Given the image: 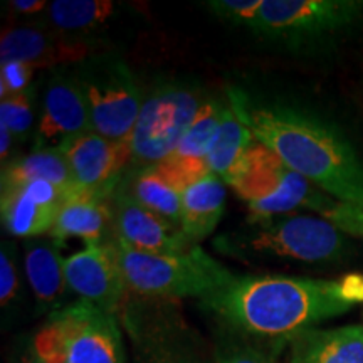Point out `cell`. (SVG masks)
<instances>
[{
    "mask_svg": "<svg viewBox=\"0 0 363 363\" xmlns=\"http://www.w3.org/2000/svg\"><path fill=\"white\" fill-rule=\"evenodd\" d=\"M201 303L238 333L291 342L363 305V272H348L335 279L235 276L233 283Z\"/></svg>",
    "mask_w": 363,
    "mask_h": 363,
    "instance_id": "obj_1",
    "label": "cell"
},
{
    "mask_svg": "<svg viewBox=\"0 0 363 363\" xmlns=\"http://www.w3.org/2000/svg\"><path fill=\"white\" fill-rule=\"evenodd\" d=\"M227 104L257 142L335 201L363 208V162L337 128L291 104L227 88Z\"/></svg>",
    "mask_w": 363,
    "mask_h": 363,
    "instance_id": "obj_2",
    "label": "cell"
},
{
    "mask_svg": "<svg viewBox=\"0 0 363 363\" xmlns=\"http://www.w3.org/2000/svg\"><path fill=\"white\" fill-rule=\"evenodd\" d=\"M212 246L222 256L261 262L333 264L352 252L348 235L321 216L283 214L249 219L233 230L217 235Z\"/></svg>",
    "mask_w": 363,
    "mask_h": 363,
    "instance_id": "obj_3",
    "label": "cell"
},
{
    "mask_svg": "<svg viewBox=\"0 0 363 363\" xmlns=\"http://www.w3.org/2000/svg\"><path fill=\"white\" fill-rule=\"evenodd\" d=\"M115 249L126 286L145 296L203 299L235 278L233 271L199 246L180 254H150L125 246L115 238Z\"/></svg>",
    "mask_w": 363,
    "mask_h": 363,
    "instance_id": "obj_4",
    "label": "cell"
},
{
    "mask_svg": "<svg viewBox=\"0 0 363 363\" xmlns=\"http://www.w3.org/2000/svg\"><path fill=\"white\" fill-rule=\"evenodd\" d=\"M227 185L246 203L252 219L293 214L299 207L311 208L320 216L335 201L289 169L257 140L247 150Z\"/></svg>",
    "mask_w": 363,
    "mask_h": 363,
    "instance_id": "obj_5",
    "label": "cell"
},
{
    "mask_svg": "<svg viewBox=\"0 0 363 363\" xmlns=\"http://www.w3.org/2000/svg\"><path fill=\"white\" fill-rule=\"evenodd\" d=\"M203 101L195 86L179 81H167L150 91L128 140L135 169L157 165L174 155Z\"/></svg>",
    "mask_w": 363,
    "mask_h": 363,
    "instance_id": "obj_6",
    "label": "cell"
},
{
    "mask_svg": "<svg viewBox=\"0 0 363 363\" xmlns=\"http://www.w3.org/2000/svg\"><path fill=\"white\" fill-rule=\"evenodd\" d=\"M363 21V0H262L249 29L269 43L305 48Z\"/></svg>",
    "mask_w": 363,
    "mask_h": 363,
    "instance_id": "obj_7",
    "label": "cell"
},
{
    "mask_svg": "<svg viewBox=\"0 0 363 363\" xmlns=\"http://www.w3.org/2000/svg\"><path fill=\"white\" fill-rule=\"evenodd\" d=\"M88 101L94 133L128 142L142 110V93L130 66L111 54L84 59L74 69Z\"/></svg>",
    "mask_w": 363,
    "mask_h": 363,
    "instance_id": "obj_8",
    "label": "cell"
},
{
    "mask_svg": "<svg viewBox=\"0 0 363 363\" xmlns=\"http://www.w3.org/2000/svg\"><path fill=\"white\" fill-rule=\"evenodd\" d=\"M48 325L61 342L66 363H126L116 313L79 299L49 315Z\"/></svg>",
    "mask_w": 363,
    "mask_h": 363,
    "instance_id": "obj_9",
    "label": "cell"
},
{
    "mask_svg": "<svg viewBox=\"0 0 363 363\" xmlns=\"http://www.w3.org/2000/svg\"><path fill=\"white\" fill-rule=\"evenodd\" d=\"M76 184L74 199H110L131 163L128 142H113L89 131L61 148Z\"/></svg>",
    "mask_w": 363,
    "mask_h": 363,
    "instance_id": "obj_10",
    "label": "cell"
},
{
    "mask_svg": "<svg viewBox=\"0 0 363 363\" xmlns=\"http://www.w3.org/2000/svg\"><path fill=\"white\" fill-rule=\"evenodd\" d=\"M89 131H93V123L78 76L69 69L54 71L44 93L34 150H59Z\"/></svg>",
    "mask_w": 363,
    "mask_h": 363,
    "instance_id": "obj_11",
    "label": "cell"
},
{
    "mask_svg": "<svg viewBox=\"0 0 363 363\" xmlns=\"http://www.w3.org/2000/svg\"><path fill=\"white\" fill-rule=\"evenodd\" d=\"M67 288L81 301L116 313L128 289L116 257L115 240L84 247L65 261Z\"/></svg>",
    "mask_w": 363,
    "mask_h": 363,
    "instance_id": "obj_12",
    "label": "cell"
},
{
    "mask_svg": "<svg viewBox=\"0 0 363 363\" xmlns=\"http://www.w3.org/2000/svg\"><path fill=\"white\" fill-rule=\"evenodd\" d=\"M69 201V192L49 182L34 180L4 187L0 197L2 225L16 238H43L51 233L59 212Z\"/></svg>",
    "mask_w": 363,
    "mask_h": 363,
    "instance_id": "obj_13",
    "label": "cell"
},
{
    "mask_svg": "<svg viewBox=\"0 0 363 363\" xmlns=\"http://www.w3.org/2000/svg\"><path fill=\"white\" fill-rule=\"evenodd\" d=\"M115 238L131 249L150 254H180L194 247L179 225L136 202L128 194H113Z\"/></svg>",
    "mask_w": 363,
    "mask_h": 363,
    "instance_id": "obj_14",
    "label": "cell"
},
{
    "mask_svg": "<svg viewBox=\"0 0 363 363\" xmlns=\"http://www.w3.org/2000/svg\"><path fill=\"white\" fill-rule=\"evenodd\" d=\"M91 51L93 48L86 40L69 39L39 27H13L0 39V65L19 61L33 65L35 69L71 62L79 65L93 56Z\"/></svg>",
    "mask_w": 363,
    "mask_h": 363,
    "instance_id": "obj_15",
    "label": "cell"
},
{
    "mask_svg": "<svg viewBox=\"0 0 363 363\" xmlns=\"http://www.w3.org/2000/svg\"><path fill=\"white\" fill-rule=\"evenodd\" d=\"M65 261L61 247L51 238H35L26 242L24 271L38 313H48L49 316L66 306L65 299L69 288L66 283Z\"/></svg>",
    "mask_w": 363,
    "mask_h": 363,
    "instance_id": "obj_16",
    "label": "cell"
},
{
    "mask_svg": "<svg viewBox=\"0 0 363 363\" xmlns=\"http://www.w3.org/2000/svg\"><path fill=\"white\" fill-rule=\"evenodd\" d=\"M49 238L59 247L67 240H81L86 247L110 244L115 240L113 206L108 199H71L59 212Z\"/></svg>",
    "mask_w": 363,
    "mask_h": 363,
    "instance_id": "obj_17",
    "label": "cell"
},
{
    "mask_svg": "<svg viewBox=\"0 0 363 363\" xmlns=\"http://www.w3.org/2000/svg\"><path fill=\"white\" fill-rule=\"evenodd\" d=\"M289 343V363H363V325L313 328Z\"/></svg>",
    "mask_w": 363,
    "mask_h": 363,
    "instance_id": "obj_18",
    "label": "cell"
},
{
    "mask_svg": "<svg viewBox=\"0 0 363 363\" xmlns=\"http://www.w3.org/2000/svg\"><path fill=\"white\" fill-rule=\"evenodd\" d=\"M225 184L216 174H207L182 190V233L197 246L216 227L225 211Z\"/></svg>",
    "mask_w": 363,
    "mask_h": 363,
    "instance_id": "obj_19",
    "label": "cell"
},
{
    "mask_svg": "<svg viewBox=\"0 0 363 363\" xmlns=\"http://www.w3.org/2000/svg\"><path fill=\"white\" fill-rule=\"evenodd\" d=\"M118 190L128 194L136 202L150 208L172 224H182V190L160 165L142 167L126 172ZM182 229V227H180Z\"/></svg>",
    "mask_w": 363,
    "mask_h": 363,
    "instance_id": "obj_20",
    "label": "cell"
},
{
    "mask_svg": "<svg viewBox=\"0 0 363 363\" xmlns=\"http://www.w3.org/2000/svg\"><path fill=\"white\" fill-rule=\"evenodd\" d=\"M2 189L13 185L26 184V182H49L57 185L71 194V199L76 195V184L72 179L69 162L61 150H33L29 155L17 157L2 165Z\"/></svg>",
    "mask_w": 363,
    "mask_h": 363,
    "instance_id": "obj_21",
    "label": "cell"
},
{
    "mask_svg": "<svg viewBox=\"0 0 363 363\" xmlns=\"http://www.w3.org/2000/svg\"><path fill=\"white\" fill-rule=\"evenodd\" d=\"M254 142H256V138H254L251 131L240 123L238 116L234 115L230 106L227 104L220 128L217 131L211 152L206 158L208 169L227 185V182L234 175L240 160H242Z\"/></svg>",
    "mask_w": 363,
    "mask_h": 363,
    "instance_id": "obj_22",
    "label": "cell"
},
{
    "mask_svg": "<svg viewBox=\"0 0 363 363\" xmlns=\"http://www.w3.org/2000/svg\"><path fill=\"white\" fill-rule=\"evenodd\" d=\"M115 7L106 0H56L48 7L49 22L61 33H84L110 19Z\"/></svg>",
    "mask_w": 363,
    "mask_h": 363,
    "instance_id": "obj_23",
    "label": "cell"
},
{
    "mask_svg": "<svg viewBox=\"0 0 363 363\" xmlns=\"http://www.w3.org/2000/svg\"><path fill=\"white\" fill-rule=\"evenodd\" d=\"M227 110V101L206 99L201 111L197 113L192 125L182 136L179 147L172 157L190 158V160H206L214 143L217 131L220 128L222 118Z\"/></svg>",
    "mask_w": 363,
    "mask_h": 363,
    "instance_id": "obj_24",
    "label": "cell"
},
{
    "mask_svg": "<svg viewBox=\"0 0 363 363\" xmlns=\"http://www.w3.org/2000/svg\"><path fill=\"white\" fill-rule=\"evenodd\" d=\"M0 123L6 125L16 142H24L34 125V88L0 99Z\"/></svg>",
    "mask_w": 363,
    "mask_h": 363,
    "instance_id": "obj_25",
    "label": "cell"
},
{
    "mask_svg": "<svg viewBox=\"0 0 363 363\" xmlns=\"http://www.w3.org/2000/svg\"><path fill=\"white\" fill-rule=\"evenodd\" d=\"M19 256H17L16 244L11 240H4L0 249V305L9 308L13 299L19 296V266H17Z\"/></svg>",
    "mask_w": 363,
    "mask_h": 363,
    "instance_id": "obj_26",
    "label": "cell"
},
{
    "mask_svg": "<svg viewBox=\"0 0 363 363\" xmlns=\"http://www.w3.org/2000/svg\"><path fill=\"white\" fill-rule=\"evenodd\" d=\"M21 363H66L61 342L48 323L22 353Z\"/></svg>",
    "mask_w": 363,
    "mask_h": 363,
    "instance_id": "obj_27",
    "label": "cell"
},
{
    "mask_svg": "<svg viewBox=\"0 0 363 363\" xmlns=\"http://www.w3.org/2000/svg\"><path fill=\"white\" fill-rule=\"evenodd\" d=\"M206 6L219 19L249 29L261 11L262 0H211Z\"/></svg>",
    "mask_w": 363,
    "mask_h": 363,
    "instance_id": "obj_28",
    "label": "cell"
},
{
    "mask_svg": "<svg viewBox=\"0 0 363 363\" xmlns=\"http://www.w3.org/2000/svg\"><path fill=\"white\" fill-rule=\"evenodd\" d=\"M320 216L337 225L342 233L363 240V208L331 201L330 206Z\"/></svg>",
    "mask_w": 363,
    "mask_h": 363,
    "instance_id": "obj_29",
    "label": "cell"
},
{
    "mask_svg": "<svg viewBox=\"0 0 363 363\" xmlns=\"http://www.w3.org/2000/svg\"><path fill=\"white\" fill-rule=\"evenodd\" d=\"M35 67L27 62H4L0 65V99L24 93L30 88Z\"/></svg>",
    "mask_w": 363,
    "mask_h": 363,
    "instance_id": "obj_30",
    "label": "cell"
},
{
    "mask_svg": "<svg viewBox=\"0 0 363 363\" xmlns=\"http://www.w3.org/2000/svg\"><path fill=\"white\" fill-rule=\"evenodd\" d=\"M216 363H278L252 345H227L217 350Z\"/></svg>",
    "mask_w": 363,
    "mask_h": 363,
    "instance_id": "obj_31",
    "label": "cell"
},
{
    "mask_svg": "<svg viewBox=\"0 0 363 363\" xmlns=\"http://www.w3.org/2000/svg\"><path fill=\"white\" fill-rule=\"evenodd\" d=\"M9 7H11L12 11L19 13H27V16H29V13H35L48 9L49 4L44 2V0H11V2H9Z\"/></svg>",
    "mask_w": 363,
    "mask_h": 363,
    "instance_id": "obj_32",
    "label": "cell"
},
{
    "mask_svg": "<svg viewBox=\"0 0 363 363\" xmlns=\"http://www.w3.org/2000/svg\"><path fill=\"white\" fill-rule=\"evenodd\" d=\"M16 140H13V136L11 131L6 125L0 123V158H2V165H6V160L11 155V150H12V145Z\"/></svg>",
    "mask_w": 363,
    "mask_h": 363,
    "instance_id": "obj_33",
    "label": "cell"
},
{
    "mask_svg": "<svg viewBox=\"0 0 363 363\" xmlns=\"http://www.w3.org/2000/svg\"><path fill=\"white\" fill-rule=\"evenodd\" d=\"M165 363H187V362H165Z\"/></svg>",
    "mask_w": 363,
    "mask_h": 363,
    "instance_id": "obj_34",
    "label": "cell"
}]
</instances>
